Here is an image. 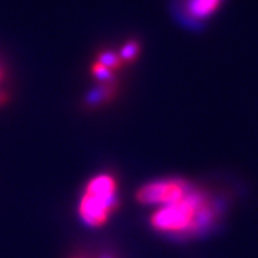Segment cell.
Here are the masks:
<instances>
[{
	"mask_svg": "<svg viewBox=\"0 0 258 258\" xmlns=\"http://www.w3.org/2000/svg\"><path fill=\"white\" fill-rule=\"evenodd\" d=\"M141 52V46H139V42L137 40H129L128 43H125L119 52V57L122 62H126V63H132L137 60V57L139 56Z\"/></svg>",
	"mask_w": 258,
	"mask_h": 258,
	"instance_id": "6",
	"label": "cell"
},
{
	"mask_svg": "<svg viewBox=\"0 0 258 258\" xmlns=\"http://www.w3.org/2000/svg\"><path fill=\"white\" fill-rule=\"evenodd\" d=\"M9 99V95L6 91H3V89H0V105H3L5 102Z\"/></svg>",
	"mask_w": 258,
	"mask_h": 258,
	"instance_id": "9",
	"label": "cell"
},
{
	"mask_svg": "<svg viewBox=\"0 0 258 258\" xmlns=\"http://www.w3.org/2000/svg\"><path fill=\"white\" fill-rule=\"evenodd\" d=\"M96 62H99L103 66H106L108 69H111L112 72L113 71H118L120 66H122V60H120V57L118 53H115V52H112V50H105V52H101L99 55H98V59H96Z\"/></svg>",
	"mask_w": 258,
	"mask_h": 258,
	"instance_id": "7",
	"label": "cell"
},
{
	"mask_svg": "<svg viewBox=\"0 0 258 258\" xmlns=\"http://www.w3.org/2000/svg\"><path fill=\"white\" fill-rule=\"evenodd\" d=\"M192 185L184 178H166L148 182L137 191V201L145 205H168L185 197Z\"/></svg>",
	"mask_w": 258,
	"mask_h": 258,
	"instance_id": "3",
	"label": "cell"
},
{
	"mask_svg": "<svg viewBox=\"0 0 258 258\" xmlns=\"http://www.w3.org/2000/svg\"><path fill=\"white\" fill-rule=\"evenodd\" d=\"M3 76H5V74H3V69H2V66H0V82H2V79H3Z\"/></svg>",
	"mask_w": 258,
	"mask_h": 258,
	"instance_id": "11",
	"label": "cell"
},
{
	"mask_svg": "<svg viewBox=\"0 0 258 258\" xmlns=\"http://www.w3.org/2000/svg\"><path fill=\"white\" fill-rule=\"evenodd\" d=\"M116 95V85L113 82L101 83L91 89L85 96V103L89 108H99L102 105L112 101Z\"/></svg>",
	"mask_w": 258,
	"mask_h": 258,
	"instance_id": "4",
	"label": "cell"
},
{
	"mask_svg": "<svg viewBox=\"0 0 258 258\" xmlns=\"http://www.w3.org/2000/svg\"><path fill=\"white\" fill-rule=\"evenodd\" d=\"M98 258H115V257L111 255V254H102L101 257H98Z\"/></svg>",
	"mask_w": 258,
	"mask_h": 258,
	"instance_id": "10",
	"label": "cell"
},
{
	"mask_svg": "<svg viewBox=\"0 0 258 258\" xmlns=\"http://www.w3.org/2000/svg\"><path fill=\"white\" fill-rule=\"evenodd\" d=\"M220 205L203 189L191 186L188 194L175 203L161 207L151 215V227L162 234L195 235L212 227L220 218Z\"/></svg>",
	"mask_w": 258,
	"mask_h": 258,
	"instance_id": "1",
	"label": "cell"
},
{
	"mask_svg": "<svg viewBox=\"0 0 258 258\" xmlns=\"http://www.w3.org/2000/svg\"><path fill=\"white\" fill-rule=\"evenodd\" d=\"M91 71H92L93 76H95L101 83H108L113 81L111 69H108L106 66H103V64H101L99 62H96V60H95V63H92Z\"/></svg>",
	"mask_w": 258,
	"mask_h": 258,
	"instance_id": "8",
	"label": "cell"
},
{
	"mask_svg": "<svg viewBox=\"0 0 258 258\" xmlns=\"http://www.w3.org/2000/svg\"><path fill=\"white\" fill-rule=\"evenodd\" d=\"M119 207L116 179L109 174L93 176L79 203V217L89 227H102Z\"/></svg>",
	"mask_w": 258,
	"mask_h": 258,
	"instance_id": "2",
	"label": "cell"
},
{
	"mask_svg": "<svg viewBox=\"0 0 258 258\" xmlns=\"http://www.w3.org/2000/svg\"><path fill=\"white\" fill-rule=\"evenodd\" d=\"M221 0H189L186 13L194 19L208 18L218 9Z\"/></svg>",
	"mask_w": 258,
	"mask_h": 258,
	"instance_id": "5",
	"label": "cell"
}]
</instances>
